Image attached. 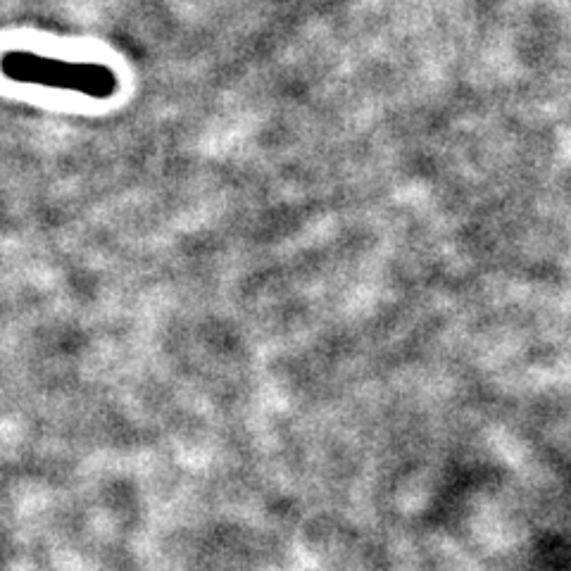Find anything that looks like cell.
Masks as SVG:
<instances>
[{"label": "cell", "instance_id": "1", "mask_svg": "<svg viewBox=\"0 0 571 571\" xmlns=\"http://www.w3.org/2000/svg\"><path fill=\"white\" fill-rule=\"evenodd\" d=\"M0 72L15 84L81 93L96 100H108L119 89L117 74L108 65L50 58L34 50H5L0 55Z\"/></svg>", "mask_w": 571, "mask_h": 571}]
</instances>
